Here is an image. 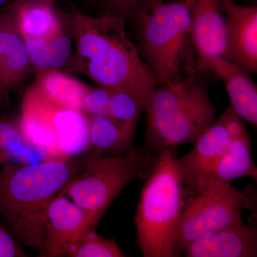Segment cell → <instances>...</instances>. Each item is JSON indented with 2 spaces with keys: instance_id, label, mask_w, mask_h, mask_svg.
<instances>
[{
  "instance_id": "cell-1",
  "label": "cell",
  "mask_w": 257,
  "mask_h": 257,
  "mask_svg": "<svg viewBox=\"0 0 257 257\" xmlns=\"http://www.w3.org/2000/svg\"><path fill=\"white\" fill-rule=\"evenodd\" d=\"M75 53L68 69L99 86L149 92L160 85L126 35V22L74 10L70 20Z\"/></svg>"
},
{
  "instance_id": "cell-2",
  "label": "cell",
  "mask_w": 257,
  "mask_h": 257,
  "mask_svg": "<svg viewBox=\"0 0 257 257\" xmlns=\"http://www.w3.org/2000/svg\"><path fill=\"white\" fill-rule=\"evenodd\" d=\"M87 155L9 165L0 172V217L22 244L42 246L47 207L82 172Z\"/></svg>"
},
{
  "instance_id": "cell-3",
  "label": "cell",
  "mask_w": 257,
  "mask_h": 257,
  "mask_svg": "<svg viewBox=\"0 0 257 257\" xmlns=\"http://www.w3.org/2000/svg\"><path fill=\"white\" fill-rule=\"evenodd\" d=\"M145 149L150 153L194 144L215 120L207 88L192 77L175 84H161L147 94Z\"/></svg>"
},
{
  "instance_id": "cell-4",
  "label": "cell",
  "mask_w": 257,
  "mask_h": 257,
  "mask_svg": "<svg viewBox=\"0 0 257 257\" xmlns=\"http://www.w3.org/2000/svg\"><path fill=\"white\" fill-rule=\"evenodd\" d=\"M175 147L155 154L139 202L135 225L145 257H175L176 233L184 209Z\"/></svg>"
},
{
  "instance_id": "cell-5",
  "label": "cell",
  "mask_w": 257,
  "mask_h": 257,
  "mask_svg": "<svg viewBox=\"0 0 257 257\" xmlns=\"http://www.w3.org/2000/svg\"><path fill=\"white\" fill-rule=\"evenodd\" d=\"M17 122L25 141L42 160L79 156L91 150L86 115L54 104L34 84L24 94Z\"/></svg>"
},
{
  "instance_id": "cell-6",
  "label": "cell",
  "mask_w": 257,
  "mask_h": 257,
  "mask_svg": "<svg viewBox=\"0 0 257 257\" xmlns=\"http://www.w3.org/2000/svg\"><path fill=\"white\" fill-rule=\"evenodd\" d=\"M155 155L135 147L120 156H104L91 150L82 172L64 186L60 194L85 212L96 229L113 201L132 181L150 171Z\"/></svg>"
},
{
  "instance_id": "cell-7",
  "label": "cell",
  "mask_w": 257,
  "mask_h": 257,
  "mask_svg": "<svg viewBox=\"0 0 257 257\" xmlns=\"http://www.w3.org/2000/svg\"><path fill=\"white\" fill-rule=\"evenodd\" d=\"M137 49L147 67L161 84L184 81L180 56L191 26L187 0L163 3L135 21Z\"/></svg>"
},
{
  "instance_id": "cell-8",
  "label": "cell",
  "mask_w": 257,
  "mask_h": 257,
  "mask_svg": "<svg viewBox=\"0 0 257 257\" xmlns=\"http://www.w3.org/2000/svg\"><path fill=\"white\" fill-rule=\"evenodd\" d=\"M184 207L176 233L173 253L184 254L194 241L211 233L243 224L241 206L246 197L228 182H209L196 190Z\"/></svg>"
},
{
  "instance_id": "cell-9",
  "label": "cell",
  "mask_w": 257,
  "mask_h": 257,
  "mask_svg": "<svg viewBox=\"0 0 257 257\" xmlns=\"http://www.w3.org/2000/svg\"><path fill=\"white\" fill-rule=\"evenodd\" d=\"M44 224L45 238L38 257L69 256L84 232L91 228L85 212L60 194L47 207Z\"/></svg>"
},
{
  "instance_id": "cell-10",
  "label": "cell",
  "mask_w": 257,
  "mask_h": 257,
  "mask_svg": "<svg viewBox=\"0 0 257 257\" xmlns=\"http://www.w3.org/2000/svg\"><path fill=\"white\" fill-rule=\"evenodd\" d=\"M191 14L190 36L199 69L213 57L224 54L228 10L233 0H187Z\"/></svg>"
},
{
  "instance_id": "cell-11",
  "label": "cell",
  "mask_w": 257,
  "mask_h": 257,
  "mask_svg": "<svg viewBox=\"0 0 257 257\" xmlns=\"http://www.w3.org/2000/svg\"><path fill=\"white\" fill-rule=\"evenodd\" d=\"M223 57L247 73L257 72V8L234 2L228 10Z\"/></svg>"
},
{
  "instance_id": "cell-12",
  "label": "cell",
  "mask_w": 257,
  "mask_h": 257,
  "mask_svg": "<svg viewBox=\"0 0 257 257\" xmlns=\"http://www.w3.org/2000/svg\"><path fill=\"white\" fill-rule=\"evenodd\" d=\"M30 72L26 45L10 3L0 11V95L8 97Z\"/></svg>"
},
{
  "instance_id": "cell-13",
  "label": "cell",
  "mask_w": 257,
  "mask_h": 257,
  "mask_svg": "<svg viewBox=\"0 0 257 257\" xmlns=\"http://www.w3.org/2000/svg\"><path fill=\"white\" fill-rule=\"evenodd\" d=\"M219 118L198 138L192 150L177 158L175 165L181 184L195 189L222 155L231 141Z\"/></svg>"
},
{
  "instance_id": "cell-14",
  "label": "cell",
  "mask_w": 257,
  "mask_h": 257,
  "mask_svg": "<svg viewBox=\"0 0 257 257\" xmlns=\"http://www.w3.org/2000/svg\"><path fill=\"white\" fill-rule=\"evenodd\" d=\"M185 254L188 257L256 256V223H243L205 235L189 245Z\"/></svg>"
},
{
  "instance_id": "cell-15",
  "label": "cell",
  "mask_w": 257,
  "mask_h": 257,
  "mask_svg": "<svg viewBox=\"0 0 257 257\" xmlns=\"http://www.w3.org/2000/svg\"><path fill=\"white\" fill-rule=\"evenodd\" d=\"M202 70H212L224 83L230 105L241 118L257 125V87L247 72L235 67L221 56L213 57Z\"/></svg>"
},
{
  "instance_id": "cell-16",
  "label": "cell",
  "mask_w": 257,
  "mask_h": 257,
  "mask_svg": "<svg viewBox=\"0 0 257 257\" xmlns=\"http://www.w3.org/2000/svg\"><path fill=\"white\" fill-rule=\"evenodd\" d=\"M55 0L13 2L15 22L24 40H49L64 30L54 7Z\"/></svg>"
},
{
  "instance_id": "cell-17",
  "label": "cell",
  "mask_w": 257,
  "mask_h": 257,
  "mask_svg": "<svg viewBox=\"0 0 257 257\" xmlns=\"http://www.w3.org/2000/svg\"><path fill=\"white\" fill-rule=\"evenodd\" d=\"M251 138L231 139V141L195 191L211 182L231 183L241 177H251L256 181V165L251 158Z\"/></svg>"
},
{
  "instance_id": "cell-18",
  "label": "cell",
  "mask_w": 257,
  "mask_h": 257,
  "mask_svg": "<svg viewBox=\"0 0 257 257\" xmlns=\"http://www.w3.org/2000/svg\"><path fill=\"white\" fill-rule=\"evenodd\" d=\"M35 74L34 85L42 96L57 105L82 111L84 94L90 86L57 69Z\"/></svg>"
},
{
  "instance_id": "cell-19",
  "label": "cell",
  "mask_w": 257,
  "mask_h": 257,
  "mask_svg": "<svg viewBox=\"0 0 257 257\" xmlns=\"http://www.w3.org/2000/svg\"><path fill=\"white\" fill-rule=\"evenodd\" d=\"M72 31V30H71ZM72 33L63 30L49 40H24L30 60V71L60 70L69 65L72 58Z\"/></svg>"
},
{
  "instance_id": "cell-20",
  "label": "cell",
  "mask_w": 257,
  "mask_h": 257,
  "mask_svg": "<svg viewBox=\"0 0 257 257\" xmlns=\"http://www.w3.org/2000/svg\"><path fill=\"white\" fill-rule=\"evenodd\" d=\"M89 136L91 150L102 155L120 156L134 147L130 138L107 114L89 119Z\"/></svg>"
},
{
  "instance_id": "cell-21",
  "label": "cell",
  "mask_w": 257,
  "mask_h": 257,
  "mask_svg": "<svg viewBox=\"0 0 257 257\" xmlns=\"http://www.w3.org/2000/svg\"><path fill=\"white\" fill-rule=\"evenodd\" d=\"M149 92L135 89H113L106 114L130 138L135 139L137 125L145 110Z\"/></svg>"
},
{
  "instance_id": "cell-22",
  "label": "cell",
  "mask_w": 257,
  "mask_h": 257,
  "mask_svg": "<svg viewBox=\"0 0 257 257\" xmlns=\"http://www.w3.org/2000/svg\"><path fill=\"white\" fill-rule=\"evenodd\" d=\"M42 161L25 141L17 121L0 118V172L7 166L23 165Z\"/></svg>"
},
{
  "instance_id": "cell-23",
  "label": "cell",
  "mask_w": 257,
  "mask_h": 257,
  "mask_svg": "<svg viewBox=\"0 0 257 257\" xmlns=\"http://www.w3.org/2000/svg\"><path fill=\"white\" fill-rule=\"evenodd\" d=\"M100 11V15L135 23L140 15L150 13L163 4L164 0H87Z\"/></svg>"
},
{
  "instance_id": "cell-24",
  "label": "cell",
  "mask_w": 257,
  "mask_h": 257,
  "mask_svg": "<svg viewBox=\"0 0 257 257\" xmlns=\"http://www.w3.org/2000/svg\"><path fill=\"white\" fill-rule=\"evenodd\" d=\"M70 257H124L118 245L96 234V229L89 228L75 245Z\"/></svg>"
},
{
  "instance_id": "cell-25",
  "label": "cell",
  "mask_w": 257,
  "mask_h": 257,
  "mask_svg": "<svg viewBox=\"0 0 257 257\" xmlns=\"http://www.w3.org/2000/svg\"><path fill=\"white\" fill-rule=\"evenodd\" d=\"M112 93L109 88L89 87L83 99L82 112L88 119L107 114Z\"/></svg>"
},
{
  "instance_id": "cell-26",
  "label": "cell",
  "mask_w": 257,
  "mask_h": 257,
  "mask_svg": "<svg viewBox=\"0 0 257 257\" xmlns=\"http://www.w3.org/2000/svg\"><path fill=\"white\" fill-rule=\"evenodd\" d=\"M12 230L0 219V257L28 256Z\"/></svg>"
},
{
  "instance_id": "cell-27",
  "label": "cell",
  "mask_w": 257,
  "mask_h": 257,
  "mask_svg": "<svg viewBox=\"0 0 257 257\" xmlns=\"http://www.w3.org/2000/svg\"><path fill=\"white\" fill-rule=\"evenodd\" d=\"M231 139L250 138L239 114L231 105L219 116Z\"/></svg>"
},
{
  "instance_id": "cell-28",
  "label": "cell",
  "mask_w": 257,
  "mask_h": 257,
  "mask_svg": "<svg viewBox=\"0 0 257 257\" xmlns=\"http://www.w3.org/2000/svg\"><path fill=\"white\" fill-rule=\"evenodd\" d=\"M16 1V0H0V8L4 7L6 5L10 4L13 2Z\"/></svg>"
},
{
  "instance_id": "cell-29",
  "label": "cell",
  "mask_w": 257,
  "mask_h": 257,
  "mask_svg": "<svg viewBox=\"0 0 257 257\" xmlns=\"http://www.w3.org/2000/svg\"><path fill=\"white\" fill-rule=\"evenodd\" d=\"M55 1L56 2V1H57V0H55Z\"/></svg>"
}]
</instances>
